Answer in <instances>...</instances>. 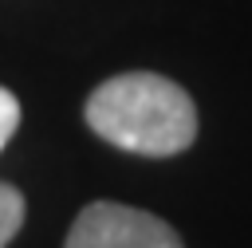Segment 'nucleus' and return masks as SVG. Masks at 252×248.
Wrapping results in <instances>:
<instances>
[{"instance_id": "f03ea898", "label": "nucleus", "mask_w": 252, "mask_h": 248, "mask_svg": "<svg viewBox=\"0 0 252 248\" xmlns=\"http://www.w3.org/2000/svg\"><path fill=\"white\" fill-rule=\"evenodd\" d=\"M63 248H185V244L173 224H165L146 209L94 201L75 217Z\"/></svg>"}, {"instance_id": "7ed1b4c3", "label": "nucleus", "mask_w": 252, "mask_h": 248, "mask_svg": "<svg viewBox=\"0 0 252 248\" xmlns=\"http://www.w3.org/2000/svg\"><path fill=\"white\" fill-rule=\"evenodd\" d=\"M24 197H20V189L16 185H8V181H0V248H8L12 244V236L20 232V224H24Z\"/></svg>"}, {"instance_id": "f257e3e1", "label": "nucleus", "mask_w": 252, "mask_h": 248, "mask_svg": "<svg viewBox=\"0 0 252 248\" xmlns=\"http://www.w3.org/2000/svg\"><path fill=\"white\" fill-rule=\"evenodd\" d=\"M83 114L102 142L142 157H173L197 138V106L189 91L154 71H126L98 83Z\"/></svg>"}, {"instance_id": "20e7f679", "label": "nucleus", "mask_w": 252, "mask_h": 248, "mask_svg": "<svg viewBox=\"0 0 252 248\" xmlns=\"http://www.w3.org/2000/svg\"><path fill=\"white\" fill-rule=\"evenodd\" d=\"M16 126H20V102H16V94L8 87H0V150L12 142Z\"/></svg>"}]
</instances>
